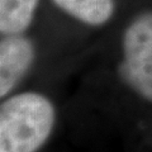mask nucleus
<instances>
[{
  "instance_id": "1",
  "label": "nucleus",
  "mask_w": 152,
  "mask_h": 152,
  "mask_svg": "<svg viewBox=\"0 0 152 152\" xmlns=\"http://www.w3.org/2000/svg\"><path fill=\"white\" fill-rule=\"evenodd\" d=\"M55 124V109L37 93H22L0 108V152H34L46 142Z\"/></svg>"
},
{
  "instance_id": "2",
  "label": "nucleus",
  "mask_w": 152,
  "mask_h": 152,
  "mask_svg": "<svg viewBox=\"0 0 152 152\" xmlns=\"http://www.w3.org/2000/svg\"><path fill=\"white\" fill-rule=\"evenodd\" d=\"M121 75L137 94L152 102V12L137 17L124 32Z\"/></svg>"
},
{
  "instance_id": "3",
  "label": "nucleus",
  "mask_w": 152,
  "mask_h": 152,
  "mask_svg": "<svg viewBox=\"0 0 152 152\" xmlns=\"http://www.w3.org/2000/svg\"><path fill=\"white\" fill-rule=\"evenodd\" d=\"M34 60V48L20 34H5L0 42V95L13 90Z\"/></svg>"
},
{
  "instance_id": "4",
  "label": "nucleus",
  "mask_w": 152,
  "mask_h": 152,
  "mask_svg": "<svg viewBox=\"0 0 152 152\" xmlns=\"http://www.w3.org/2000/svg\"><path fill=\"white\" fill-rule=\"evenodd\" d=\"M60 9L90 26L104 24L114 10L113 0H52Z\"/></svg>"
},
{
  "instance_id": "5",
  "label": "nucleus",
  "mask_w": 152,
  "mask_h": 152,
  "mask_svg": "<svg viewBox=\"0 0 152 152\" xmlns=\"http://www.w3.org/2000/svg\"><path fill=\"white\" fill-rule=\"evenodd\" d=\"M38 0H0V31L20 34L32 23Z\"/></svg>"
}]
</instances>
